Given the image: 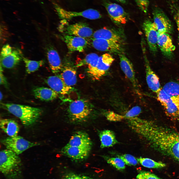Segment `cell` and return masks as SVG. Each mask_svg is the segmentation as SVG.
Here are the masks:
<instances>
[{
	"label": "cell",
	"mask_w": 179,
	"mask_h": 179,
	"mask_svg": "<svg viewBox=\"0 0 179 179\" xmlns=\"http://www.w3.org/2000/svg\"><path fill=\"white\" fill-rule=\"evenodd\" d=\"M142 136L158 151L179 163V133L150 121Z\"/></svg>",
	"instance_id": "6da1fadb"
},
{
	"label": "cell",
	"mask_w": 179,
	"mask_h": 179,
	"mask_svg": "<svg viewBox=\"0 0 179 179\" xmlns=\"http://www.w3.org/2000/svg\"><path fill=\"white\" fill-rule=\"evenodd\" d=\"M0 171L7 179H21L23 176V169L18 155L7 149L1 151Z\"/></svg>",
	"instance_id": "7a4b0ae2"
},
{
	"label": "cell",
	"mask_w": 179,
	"mask_h": 179,
	"mask_svg": "<svg viewBox=\"0 0 179 179\" xmlns=\"http://www.w3.org/2000/svg\"><path fill=\"white\" fill-rule=\"evenodd\" d=\"M0 105L2 108L18 118L26 127L35 123L43 113L41 109L28 105L4 103H1Z\"/></svg>",
	"instance_id": "3957f363"
},
{
	"label": "cell",
	"mask_w": 179,
	"mask_h": 179,
	"mask_svg": "<svg viewBox=\"0 0 179 179\" xmlns=\"http://www.w3.org/2000/svg\"><path fill=\"white\" fill-rule=\"evenodd\" d=\"M93 111L91 104L88 100L79 99L70 104L68 109V116L71 122L81 123L89 118Z\"/></svg>",
	"instance_id": "277c9868"
},
{
	"label": "cell",
	"mask_w": 179,
	"mask_h": 179,
	"mask_svg": "<svg viewBox=\"0 0 179 179\" xmlns=\"http://www.w3.org/2000/svg\"><path fill=\"white\" fill-rule=\"evenodd\" d=\"M54 9L59 18L64 20H69L76 17H81L90 20L101 18L102 15L97 10L89 9L79 12L73 11L65 9L57 4L54 3Z\"/></svg>",
	"instance_id": "5b68a950"
},
{
	"label": "cell",
	"mask_w": 179,
	"mask_h": 179,
	"mask_svg": "<svg viewBox=\"0 0 179 179\" xmlns=\"http://www.w3.org/2000/svg\"><path fill=\"white\" fill-rule=\"evenodd\" d=\"M6 149L12 150L19 155L27 149L38 145L18 135L5 138L1 141Z\"/></svg>",
	"instance_id": "8992f818"
},
{
	"label": "cell",
	"mask_w": 179,
	"mask_h": 179,
	"mask_svg": "<svg viewBox=\"0 0 179 179\" xmlns=\"http://www.w3.org/2000/svg\"><path fill=\"white\" fill-rule=\"evenodd\" d=\"M103 4L110 18L115 24H124L127 21L128 14L120 5L107 0H103Z\"/></svg>",
	"instance_id": "52a82bcc"
},
{
	"label": "cell",
	"mask_w": 179,
	"mask_h": 179,
	"mask_svg": "<svg viewBox=\"0 0 179 179\" xmlns=\"http://www.w3.org/2000/svg\"><path fill=\"white\" fill-rule=\"evenodd\" d=\"M153 22L158 33L172 34L173 28L172 23L167 15L160 8L156 7L152 11Z\"/></svg>",
	"instance_id": "ba28073f"
},
{
	"label": "cell",
	"mask_w": 179,
	"mask_h": 179,
	"mask_svg": "<svg viewBox=\"0 0 179 179\" xmlns=\"http://www.w3.org/2000/svg\"><path fill=\"white\" fill-rule=\"evenodd\" d=\"M143 27L150 51L154 54L158 51L157 40L158 32L154 22L149 19L145 20Z\"/></svg>",
	"instance_id": "9c48e42d"
},
{
	"label": "cell",
	"mask_w": 179,
	"mask_h": 179,
	"mask_svg": "<svg viewBox=\"0 0 179 179\" xmlns=\"http://www.w3.org/2000/svg\"><path fill=\"white\" fill-rule=\"evenodd\" d=\"M92 46L99 51H107L115 54H123L124 49L123 44L102 39H92Z\"/></svg>",
	"instance_id": "30bf717a"
},
{
	"label": "cell",
	"mask_w": 179,
	"mask_h": 179,
	"mask_svg": "<svg viewBox=\"0 0 179 179\" xmlns=\"http://www.w3.org/2000/svg\"><path fill=\"white\" fill-rule=\"evenodd\" d=\"M157 45L164 56L170 60L173 58L176 47L170 34L166 33H158Z\"/></svg>",
	"instance_id": "8fae6325"
},
{
	"label": "cell",
	"mask_w": 179,
	"mask_h": 179,
	"mask_svg": "<svg viewBox=\"0 0 179 179\" xmlns=\"http://www.w3.org/2000/svg\"><path fill=\"white\" fill-rule=\"evenodd\" d=\"M91 148H82L66 145L61 149L62 154L75 161H82L89 157Z\"/></svg>",
	"instance_id": "7c38bea8"
},
{
	"label": "cell",
	"mask_w": 179,
	"mask_h": 179,
	"mask_svg": "<svg viewBox=\"0 0 179 179\" xmlns=\"http://www.w3.org/2000/svg\"><path fill=\"white\" fill-rule=\"evenodd\" d=\"M92 37V39H104L123 45L124 41L121 31L105 27L95 31Z\"/></svg>",
	"instance_id": "4fadbf2b"
},
{
	"label": "cell",
	"mask_w": 179,
	"mask_h": 179,
	"mask_svg": "<svg viewBox=\"0 0 179 179\" xmlns=\"http://www.w3.org/2000/svg\"><path fill=\"white\" fill-rule=\"evenodd\" d=\"M66 34L86 39L92 36V29L86 23L79 22L67 25L64 29Z\"/></svg>",
	"instance_id": "5bb4252c"
},
{
	"label": "cell",
	"mask_w": 179,
	"mask_h": 179,
	"mask_svg": "<svg viewBox=\"0 0 179 179\" xmlns=\"http://www.w3.org/2000/svg\"><path fill=\"white\" fill-rule=\"evenodd\" d=\"M61 38L65 43L70 52H83L89 44L87 39L82 37L66 34L62 36Z\"/></svg>",
	"instance_id": "9a60e30c"
},
{
	"label": "cell",
	"mask_w": 179,
	"mask_h": 179,
	"mask_svg": "<svg viewBox=\"0 0 179 179\" xmlns=\"http://www.w3.org/2000/svg\"><path fill=\"white\" fill-rule=\"evenodd\" d=\"M142 48L145 65L146 82L149 89L156 93L162 89L159 79L151 68L146 54L145 47L143 46Z\"/></svg>",
	"instance_id": "2e32d148"
},
{
	"label": "cell",
	"mask_w": 179,
	"mask_h": 179,
	"mask_svg": "<svg viewBox=\"0 0 179 179\" xmlns=\"http://www.w3.org/2000/svg\"><path fill=\"white\" fill-rule=\"evenodd\" d=\"M114 60L112 56L108 53H105L99 57L91 79L93 80L99 79L108 71Z\"/></svg>",
	"instance_id": "e0dca14e"
},
{
	"label": "cell",
	"mask_w": 179,
	"mask_h": 179,
	"mask_svg": "<svg viewBox=\"0 0 179 179\" xmlns=\"http://www.w3.org/2000/svg\"><path fill=\"white\" fill-rule=\"evenodd\" d=\"M119 55L122 70L131 82L136 92L139 94L138 87L132 64L124 53Z\"/></svg>",
	"instance_id": "ac0fdd59"
},
{
	"label": "cell",
	"mask_w": 179,
	"mask_h": 179,
	"mask_svg": "<svg viewBox=\"0 0 179 179\" xmlns=\"http://www.w3.org/2000/svg\"><path fill=\"white\" fill-rule=\"evenodd\" d=\"M67 145L82 148H91L92 143L88 134L82 131L74 133Z\"/></svg>",
	"instance_id": "d6986e66"
},
{
	"label": "cell",
	"mask_w": 179,
	"mask_h": 179,
	"mask_svg": "<svg viewBox=\"0 0 179 179\" xmlns=\"http://www.w3.org/2000/svg\"><path fill=\"white\" fill-rule=\"evenodd\" d=\"M45 82L51 88L58 94H67L72 89V87L67 85L59 76H49L45 79Z\"/></svg>",
	"instance_id": "ffe728a7"
},
{
	"label": "cell",
	"mask_w": 179,
	"mask_h": 179,
	"mask_svg": "<svg viewBox=\"0 0 179 179\" xmlns=\"http://www.w3.org/2000/svg\"><path fill=\"white\" fill-rule=\"evenodd\" d=\"M23 57L22 52L20 50L13 49L10 54L0 58V65L4 68H12L17 65L23 60Z\"/></svg>",
	"instance_id": "44dd1931"
},
{
	"label": "cell",
	"mask_w": 179,
	"mask_h": 179,
	"mask_svg": "<svg viewBox=\"0 0 179 179\" xmlns=\"http://www.w3.org/2000/svg\"><path fill=\"white\" fill-rule=\"evenodd\" d=\"M46 56L52 72L57 74L62 69V65L59 55L57 51L51 46L48 47Z\"/></svg>",
	"instance_id": "7402d4cb"
},
{
	"label": "cell",
	"mask_w": 179,
	"mask_h": 179,
	"mask_svg": "<svg viewBox=\"0 0 179 179\" xmlns=\"http://www.w3.org/2000/svg\"><path fill=\"white\" fill-rule=\"evenodd\" d=\"M34 96L37 99L45 101H52L56 99L59 94L52 89L44 87H38L32 90Z\"/></svg>",
	"instance_id": "603a6c76"
},
{
	"label": "cell",
	"mask_w": 179,
	"mask_h": 179,
	"mask_svg": "<svg viewBox=\"0 0 179 179\" xmlns=\"http://www.w3.org/2000/svg\"><path fill=\"white\" fill-rule=\"evenodd\" d=\"M1 129L9 137H14L17 135L19 130L18 123L14 120L9 119L0 120Z\"/></svg>",
	"instance_id": "cb8c5ba5"
},
{
	"label": "cell",
	"mask_w": 179,
	"mask_h": 179,
	"mask_svg": "<svg viewBox=\"0 0 179 179\" xmlns=\"http://www.w3.org/2000/svg\"><path fill=\"white\" fill-rule=\"evenodd\" d=\"M98 136L101 148L112 147L118 143L115 133L111 130H106L100 131Z\"/></svg>",
	"instance_id": "d4e9b609"
},
{
	"label": "cell",
	"mask_w": 179,
	"mask_h": 179,
	"mask_svg": "<svg viewBox=\"0 0 179 179\" xmlns=\"http://www.w3.org/2000/svg\"><path fill=\"white\" fill-rule=\"evenodd\" d=\"M161 103L167 115L171 119L179 122V106L173 102L170 96L166 100Z\"/></svg>",
	"instance_id": "484cf974"
},
{
	"label": "cell",
	"mask_w": 179,
	"mask_h": 179,
	"mask_svg": "<svg viewBox=\"0 0 179 179\" xmlns=\"http://www.w3.org/2000/svg\"><path fill=\"white\" fill-rule=\"evenodd\" d=\"M59 76L65 83L69 86L72 87L76 83V71L71 67H65Z\"/></svg>",
	"instance_id": "4316f807"
},
{
	"label": "cell",
	"mask_w": 179,
	"mask_h": 179,
	"mask_svg": "<svg viewBox=\"0 0 179 179\" xmlns=\"http://www.w3.org/2000/svg\"><path fill=\"white\" fill-rule=\"evenodd\" d=\"M23 60L25 64L26 72L28 74H30L37 71L45 63L44 60L35 61L24 57Z\"/></svg>",
	"instance_id": "83f0119b"
},
{
	"label": "cell",
	"mask_w": 179,
	"mask_h": 179,
	"mask_svg": "<svg viewBox=\"0 0 179 179\" xmlns=\"http://www.w3.org/2000/svg\"><path fill=\"white\" fill-rule=\"evenodd\" d=\"M162 89L171 97H179V83L171 81L166 84Z\"/></svg>",
	"instance_id": "f1b7e54d"
},
{
	"label": "cell",
	"mask_w": 179,
	"mask_h": 179,
	"mask_svg": "<svg viewBox=\"0 0 179 179\" xmlns=\"http://www.w3.org/2000/svg\"><path fill=\"white\" fill-rule=\"evenodd\" d=\"M139 163L143 166L149 168L160 169L166 166V164L161 162H157L151 159L140 157L137 158Z\"/></svg>",
	"instance_id": "f546056e"
},
{
	"label": "cell",
	"mask_w": 179,
	"mask_h": 179,
	"mask_svg": "<svg viewBox=\"0 0 179 179\" xmlns=\"http://www.w3.org/2000/svg\"><path fill=\"white\" fill-rule=\"evenodd\" d=\"M102 157L108 163L118 170L123 171L125 169L126 164L120 158L117 157H111L106 156H103Z\"/></svg>",
	"instance_id": "4dcf8cb0"
},
{
	"label": "cell",
	"mask_w": 179,
	"mask_h": 179,
	"mask_svg": "<svg viewBox=\"0 0 179 179\" xmlns=\"http://www.w3.org/2000/svg\"><path fill=\"white\" fill-rule=\"evenodd\" d=\"M117 156L121 159L125 164L128 166H135L138 163L137 158L130 154L117 155Z\"/></svg>",
	"instance_id": "1f68e13d"
},
{
	"label": "cell",
	"mask_w": 179,
	"mask_h": 179,
	"mask_svg": "<svg viewBox=\"0 0 179 179\" xmlns=\"http://www.w3.org/2000/svg\"><path fill=\"white\" fill-rule=\"evenodd\" d=\"M99 57L98 55L95 53H89L87 55L84 59L80 61L77 66L79 67L85 65L88 66L98 59Z\"/></svg>",
	"instance_id": "d6a6232c"
},
{
	"label": "cell",
	"mask_w": 179,
	"mask_h": 179,
	"mask_svg": "<svg viewBox=\"0 0 179 179\" xmlns=\"http://www.w3.org/2000/svg\"><path fill=\"white\" fill-rule=\"evenodd\" d=\"M62 179H95L93 177L87 175L79 174L71 172L65 173Z\"/></svg>",
	"instance_id": "836d02e7"
},
{
	"label": "cell",
	"mask_w": 179,
	"mask_h": 179,
	"mask_svg": "<svg viewBox=\"0 0 179 179\" xmlns=\"http://www.w3.org/2000/svg\"><path fill=\"white\" fill-rule=\"evenodd\" d=\"M136 179H162L148 171H141L137 175Z\"/></svg>",
	"instance_id": "e575fe53"
},
{
	"label": "cell",
	"mask_w": 179,
	"mask_h": 179,
	"mask_svg": "<svg viewBox=\"0 0 179 179\" xmlns=\"http://www.w3.org/2000/svg\"><path fill=\"white\" fill-rule=\"evenodd\" d=\"M141 109L140 107L136 106L132 108L124 115L125 119L135 117L141 113Z\"/></svg>",
	"instance_id": "d590c367"
},
{
	"label": "cell",
	"mask_w": 179,
	"mask_h": 179,
	"mask_svg": "<svg viewBox=\"0 0 179 179\" xmlns=\"http://www.w3.org/2000/svg\"><path fill=\"white\" fill-rule=\"evenodd\" d=\"M136 4L140 10L147 13L149 5V0H135Z\"/></svg>",
	"instance_id": "8d00e7d4"
},
{
	"label": "cell",
	"mask_w": 179,
	"mask_h": 179,
	"mask_svg": "<svg viewBox=\"0 0 179 179\" xmlns=\"http://www.w3.org/2000/svg\"><path fill=\"white\" fill-rule=\"evenodd\" d=\"M105 116L108 120L111 121H120L125 119L124 115H120L112 111L107 112Z\"/></svg>",
	"instance_id": "74e56055"
},
{
	"label": "cell",
	"mask_w": 179,
	"mask_h": 179,
	"mask_svg": "<svg viewBox=\"0 0 179 179\" xmlns=\"http://www.w3.org/2000/svg\"><path fill=\"white\" fill-rule=\"evenodd\" d=\"M13 49L9 44L4 45L2 47L0 53V58L5 57L10 54L12 52Z\"/></svg>",
	"instance_id": "f35d334b"
},
{
	"label": "cell",
	"mask_w": 179,
	"mask_h": 179,
	"mask_svg": "<svg viewBox=\"0 0 179 179\" xmlns=\"http://www.w3.org/2000/svg\"><path fill=\"white\" fill-rule=\"evenodd\" d=\"M0 67V84L7 87L8 85V83L6 78L3 74L2 67L1 65Z\"/></svg>",
	"instance_id": "ab89813d"
},
{
	"label": "cell",
	"mask_w": 179,
	"mask_h": 179,
	"mask_svg": "<svg viewBox=\"0 0 179 179\" xmlns=\"http://www.w3.org/2000/svg\"><path fill=\"white\" fill-rule=\"evenodd\" d=\"M173 17L177 25L178 32V41L179 45V10L177 11L174 13Z\"/></svg>",
	"instance_id": "60d3db41"
},
{
	"label": "cell",
	"mask_w": 179,
	"mask_h": 179,
	"mask_svg": "<svg viewBox=\"0 0 179 179\" xmlns=\"http://www.w3.org/2000/svg\"><path fill=\"white\" fill-rule=\"evenodd\" d=\"M115 0L122 3L124 4L126 3L127 0Z\"/></svg>",
	"instance_id": "b9f144b4"
},
{
	"label": "cell",
	"mask_w": 179,
	"mask_h": 179,
	"mask_svg": "<svg viewBox=\"0 0 179 179\" xmlns=\"http://www.w3.org/2000/svg\"><path fill=\"white\" fill-rule=\"evenodd\" d=\"M0 100L1 101V100L3 98L2 94L1 92V91H0Z\"/></svg>",
	"instance_id": "7bdbcfd3"
}]
</instances>
